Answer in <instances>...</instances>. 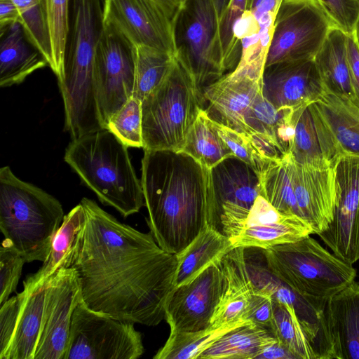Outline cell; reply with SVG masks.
Here are the masks:
<instances>
[{
    "label": "cell",
    "mask_w": 359,
    "mask_h": 359,
    "mask_svg": "<svg viewBox=\"0 0 359 359\" xmlns=\"http://www.w3.org/2000/svg\"><path fill=\"white\" fill-rule=\"evenodd\" d=\"M241 320L219 327L189 332H170L165 344L156 352L154 359H198V356L227 332L247 323Z\"/></svg>",
    "instance_id": "1f68e13d"
},
{
    "label": "cell",
    "mask_w": 359,
    "mask_h": 359,
    "mask_svg": "<svg viewBox=\"0 0 359 359\" xmlns=\"http://www.w3.org/2000/svg\"><path fill=\"white\" fill-rule=\"evenodd\" d=\"M20 15V24L31 44L50 62V47L43 0H11Z\"/></svg>",
    "instance_id": "f35d334b"
},
{
    "label": "cell",
    "mask_w": 359,
    "mask_h": 359,
    "mask_svg": "<svg viewBox=\"0 0 359 359\" xmlns=\"http://www.w3.org/2000/svg\"><path fill=\"white\" fill-rule=\"evenodd\" d=\"M337 204L321 240L350 264L359 260V158H341L335 166Z\"/></svg>",
    "instance_id": "9a60e30c"
},
{
    "label": "cell",
    "mask_w": 359,
    "mask_h": 359,
    "mask_svg": "<svg viewBox=\"0 0 359 359\" xmlns=\"http://www.w3.org/2000/svg\"><path fill=\"white\" fill-rule=\"evenodd\" d=\"M273 313V298L272 295L263 288L254 285L248 309L247 319L250 320L254 324L271 331Z\"/></svg>",
    "instance_id": "bcb514c9"
},
{
    "label": "cell",
    "mask_w": 359,
    "mask_h": 359,
    "mask_svg": "<svg viewBox=\"0 0 359 359\" xmlns=\"http://www.w3.org/2000/svg\"><path fill=\"white\" fill-rule=\"evenodd\" d=\"M48 280L35 286L24 285L25 298L11 343L2 359H34L42 329Z\"/></svg>",
    "instance_id": "4316f807"
},
{
    "label": "cell",
    "mask_w": 359,
    "mask_h": 359,
    "mask_svg": "<svg viewBox=\"0 0 359 359\" xmlns=\"http://www.w3.org/2000/svg\"><path fill=\"white\" fill-rule=\"evenodd\" d=\"M271 332L297 359H316L313 348L292 306L273 299Z\"/></svg>",
    "instance_id": "8d00e7d4"
},
{
    "label": "cell",
    "mask_w": 359,
    "mask_h": 359,
    "mask_svg": "<svg viewBox=\"0 0 359 359\" xmlns=\"http://www.w3.org/2000/svg\"><path fill=\"white\" fill-rule=\"evenodd\" d=\"M85 220V212L80 203L65 215L53 237L48 257L36 273L25 278L24 285L35 286L50 278L62 267H69L76 238Z\"/></svg>",
    "instance_id": "4dcf8cb0"
},
{
    "label": "cell",
    "mask_w": 359,
    "mask_h": 359,
    "mask_svg": "<svg viewBox=\"0 0 359 359\" xmlns=\"http://www.w3.org/2000/svg\"><path fill=\"white\" fill-rule=\"evenodd\" d=\"M262 196L278 211L302 217L285 156L269 162L259 175Z\"/></svg>",
    "instance_id": "e575fe53"
},
{
    "label": "cell",
    "mask_w": 359,
    "mask_h": 359,
    "mask_svg": "<svg viewBox=\"0 0 359 359\" xmlns=\"http://www.w3.org/2000/svg\"><path fill=\"white\" fill-rule=\"evenodd\" d=\"M50 47V67L58 83L64 78L70 0H43Z\"/></svg>",
    "instance_id": "74e56055"
},
{
    "label": "cell",
    "mask_w": 359,
    "mask_h": 359,
    "mask_svg": "<svg viewBox=\"0 0 359 359\" xmlns=\"http://www.w3.org/2000/svg\"><path fill=\"white\" fill-rule=\"evenodd\" d=\"M158 3L173 20L180 9L183 0H154Z\"/></svg>",
    "instance_id": "f907efd6"
},
{
    "label": "cell",
    "mask_w": 359,
    "mask_h": 359,
    "mask_svg": "<svg viewBox=\"0 0 359 359\" xmlns=\"http://www.w3.org/2000/svg\"><path fill=\"white\" fill-rule=\"evenodd\" d=\"M210 170L224 159L233 156L202 109L191 127L181 151Z\"/></svg>",
    "instance_id": "d6a6232c"
},
{
    "label": "cell",
    "mask_w": 359,
    "mask_h": 359,
    "mask_svg": "<svg viewBox=\"0 0 359 359\" xmlns=\"http://www.w3.org/2000/svg\"><path fill=\"white\" fill-rule=\"evenodd\" d=\"M80 299V283L72 268L62 267L48 278L34 359H65L72 314Z\"/></svg>",
    "instance_id": "5bb4252c"
},
{
    "label": "cell",
    "mask_w": 359,
    "mask_h": 359,
    "mask_svg": "<svg viewBox=\"0 0 359 359\" xmlns=\"http://www.w3.org/2000/svg\"><path fill=\"white\" fill-rule=\"evenodd\" d=\"M93 74L101 123L106 129L110 118L133 97L135 79L133 47L108 25L95 50Z\"/></svg>",
    "instance_id": "7c38bea8"
},
{
    "label": "cell",
    "mask_w": 359,
    "mask_h": 359,
    "mask_svg": "<svg viewBox=\"0 0 359 359\" xmlns=\"http://www.w3.org/2000/svg\"><path fill=\"white\" fill-rule=\"evenodd\" d=\"M324 158L335 168L342 158H359V106L323 89L309 104Z\"/></svg>",
    "instance_id": "2e32d148"
},
{
    "label": "cell",
    "mask_w": 359,
    "mask_h": 359,
    "mask_svg": "<svg viewBox=\"0 0 359 359\" xmlns=\"http://www.w3.org/2000/svg\"><path fill=\"white\" fill-rule=\"evenodd\" d=\"M224 274L223 290L211 320V325L247 319L254 284L247 270L244 248H236L220 262Z\"/></svg>",
    "instance_id": "cb8c5ba5"
},
{
    "label": "cell",
    "mask_w": 359,
    "mask_h": 359,
    "mask_svg": "<svg viewBox=\"0 0 359 359\" xmlns=\"http://www.w3.org/2000/svg\"><path fill=\"white\" fill-rule=\"evenodd\" d=\"M334 27L353 35L359 23V0H315Z\"/></svg>",
    "instance_id": "ee69618b"
},
{
    "label": "cell",
    "mask_w": 359,
    "mask_h": 359,
    "mask_svg": "<svg viewBox=\"0 0 359 359\" xmlns=\"http://www.w3.org/2000/svg\"><path fill=\"white\" fill-rule=\"evenodd\" d=\"M276 338L253 323L237 327L219 337L198 359H257Z\"/></svg>",
    "instance_id": "f546056e"
},
{
    "label": "cell",
    "mask_w": 359,
    "mask_h": 359,
    "mask_svg": "<svg viewBox=\"0 0 359 359\" xmlns=\"http://www.w3.org/2000/svg\"><path fill=\"white\" fill-rule=\"evenodd\" d=\"M144 351L134 323L93 311L80 299L72 314L65 359H137Z\"/></svg>",
    "instance_id": "9c48e42d"
},
{
    "label": "cell",
    "mask_w": 359,
    "mask_h": 359,
    "mask_svg": "<svg viewBox=\"0 0 359 359\" xmlns=\"http://www.w3.org/2000/svg\"><path fill=\"white\" fill-rule=\"evenodd\" d=\"M202 109V93L175 57L166 78L142 101V149L181 151Z\"/></svg>",
    "instance_id": "8992f818"
},
{
    "label": "cell",
    "mask_w": 359,
    "mask_h": 359,
    "mask_svg": "<svg viewBox=\"0 0 359 359\" xmlns=\"http://www.w3.org/2000/svg\"><path fill=\"white\" fill-rule=\"evenodd\" d=\"M244 256L254 285L265 290L273 299L293 306L313 348L316 359H320L323 348L321 316L327 300L308 299L279 280L269 269L261 248H244Z\"/></svg>",
    "instance_id": "ffe728a7"
},
{
    "label": "cell",
    "mask_w": 359,
    "mask_h": 359,
    "mask_svg": "<svg viewBox=\"0 0 359 359\" xmlns=\"http://www.w3.org/2000/svg\"><path fill=\"white\" fill-rule=\"evenodd\" d=\"M135 67L133 97L142 101L170 73L175 55L147 46L133 47Z\"/></svg>",
    "instance_id": "836d02e7"
},
{
    "label": "cell",
    "mask_w": 359,
    "mask_h": 359,
    "mask_svg": "<svg viewBox=\"0 0 359 359\" xmlns=\"http://www.w3.org/2000/svg\"><path fill=\"white\" fill-rule=\"evenodd\" d=\"M141 184L150 232L177 254L208 225L210 170L182 151L144 150Z\"/></svg>",
    "instance_id": "7a4b0ae2"
},
{
    "label": "cell",
    "mask_w": 359,
    "mask_h": 359,
    "mask_svg": "<svg viewBox=\"0 0 359 359\" xmlns=\"http://www.w3.org/2000/svg\"><path fill=\"white\" fill-rule=\"evenodd\" d=\"M348 35L332 28L314 57L324 90L356 104L347 58Z\"/></svg>",
    "instance_id": "83f0119b"
},
{
    "label": "cell",
    "mask_w": 359,
    "mask_h": 359,
    "mask_svg": "<svg viewBox=\"0 0 359 359\" xmlns=\"http://www.w3.org/2000/svg\"><path fill=\"white\" fill-rule=\"evenodd\" d=\"M354 36L355 39V41L357 42L358 46L359 48V23L356 27L355 32L354 33Z\"/></svg>",
    "instance_id": "f5cc1de1"
},
{
    "label": "cell",
    "mask_w": 359,
    "mask_h": 359,
    "mask_svg": "<svg viewBox=\"0 0 359 359\" xmlns=\"http://www.w3.org/2000/svg\"><path fill=\"white\" fill-rule=\"evenodd\" d=\"M262 250L271 271L297 293L325 301L355 280L352 264L330 252L310 235Z\"/></svg>",
    "instance_id": "52a82bcc"
},
{
    "label": "cell",
    "mask_w": 359,
    "mask_h": 359,
    "mask_svg": "<svg viewBox=\"0 0 359 359\" xmlns=\"http://www.w3.org/2000/svg\"><path fill=\"white\" fill-rule=\"evenodd\" d=\"M17 23L20 15L15 5L11 0H0V34Z\"/></svg>",
    "instance_id": "c3c4849f"
},
{
    "label": "cell",
    "mask_w": 359,
    "mask_h": 359,
    "mask_svg": "<svg viewBox=\"0 0 359 359\" xmlns=\"http://www.w3.org/2000/svg\"><path fill=\"white\" fill-rule=\"evenodd\" d=\"M332 28L315 0H282L275 17L265 66L314 59Z\"/></svg>",
    "instance_id": "8fae6325"
},
{
    "label": "cell",
    "mask_w": 359,
    "mask_h": 359,
    "mask_svg": "<svg viewBox=\"0 0 359 359\" xmlns=\"http://www.w3.org/2000/svg\"><path fill=\"white\" fill-rule=\"evenodd\" d=\"M260 91V79L233 70L203 89V109L212 121L249 135L244 117Z\"/></svg>",
    "instance_id": "603a6c76"
},
{
    "label": "cell",
    "mask_w": 359,
    "mask_h": 359,
    "mask_svg": "<svg viewBox=\"0 0 359 359\" xmlns=\"http://www.w3.org/2000/svg\"><path fill=\"white\" fill-rule=\"evenodd\" d=\"M323 89L314 59L278 62L265 66L262 72V95L276 108L311 103Z\"/></svg>",
    "instance_id": "d6986e66"
},
{
    "label": "cell",
    "mask_w": 359,
    "mask_h": 359,
    "mask_svg": "<svg viewBox=\"0 0 359 359\" xmlns=\"http://www.w3.org/2000/svg\"><path fill=\"white\" fill-rule=\"evenodd\" d=\"M106 129L128 147H143L142 101L132 97L109 120Z\"/></svg>",
    "instance_id": "ab89813d"
},
{
    "label": "cell",
    "mask_w": 359,
    "mask_h": 359,
    "mask_svg": "<svg viewBox=\"0 0 359 359\" xmlns=\"http://www.w3.org/2000/svg\"><path fill=\"white\" fill-rule=\"evenodd\" d=\"M248 0H230L227 8L219 21V36L226 72L233 71L238 66L241 48L234 35V28L247 9Z\"/></svg>",
    "instance_id": "60d3db41"
},
{
    "label": "cell",
    "mask_w": 359,
    "mask_h": 359,
    "mask_svg": "<svg viewBox=\"0 0 359 359\" xmlns=\"http://www.w3.org/2000/svg\"><path fill=\"white\" fill-rule=\"evenodd\" d=\"M0 86L18 85L39 69L48 66L44 56L28 41L20 23L0 34Z\"/></svg>",
    "instance_id": "d4e9b609"
},
{
    "label": "cell",
    "mask_w": 359,
    "mask_h": 359,
    "mask_svg": "<svg viewBox=\"0 0 359 359\" xmlns=\"http://www.w3.org/2000/svg\"><path fill=\"white\" fill-rule=\"evenodd\" d=\"M104 0H70L64 78L59 82L65 129L74 138L102 130L93 74L94 55L104 30Z\"/></svg>",
    "instance_id": "3957f363"
},
{
    "label": "cell",
    "mask_w": 359,
    "mask_h": 359,
    "mask_svg": "<svg viewBox=\"0 0 359 359\" xmlns=\"http://www.w3.org/2000/svg\"><path fill=\"white\" fill-rule=\"evenodd\" d=\"M346 50L351 83L356 99V104L359 106V48L354 34L348 35Z\"/></svg>",
    "instance_id": "7dc6e473"
},
{
    "label": "cell",
    "mask_w": 359,
    "mask_h": 359,
    "mask_svg": "<svg viewBox=\"0 0 359 359\" xmlns=\"http://www.w3.org/2000/svg\"><path fill=\"white\" fill-rule=\"evenodd\" d=\"M309 104L294 108V133L289 154L304 165L332 167L322 153Z\"/></svg>",
    "instance_id": "d590c367"
},
{
    "label": "cell",
    "mask_w": 359,
    "mask_h": 359,
    "mask_svg": "<svg viewBox=\"0 0 359 359\" xmlns=\"http://www.w3.org/2000/svg\"><path fill=\"white\" fill-rule=\"evenodd\" d=\"M172 27L175 57L203 93L226 72L219 18L212 0H184Z\"/></svg>",
    "instance_id": "ba28073f"
},
{
    "label": "cell",
    "mask_w": 359,
    "mask_h": 359,
    "mask_svg": "<svg viewBox=\"0 0 359 359\" xmlns=\"http://www.w3.org/2000/svg\"><path fill=\"white\" fill-rule=\"evenodd\" d=\"M233 249L229 238L207 225L188 246L176 254L175 287L190 282Z\"/></svg>",
    "instance_id": "484cf974"
},
{
    "label": "cell",
    "mask_w": 359,
    "mask_h": 359,
    "mask_svg": "<svg viewBox=\"0 0 359 359\" xmlns=\"http://www.w3.org/2000/svg\"><path fill=\"white\" fill-rule=\"evenodd\" d=\"M184 1V0H183Z\"/></svg>",
    "instance_id": "db71d44e"
},
{
    "label": "cell",
    "mask_w": 359,
    "mask_h": 359,
    "mask_svg": "<svg viewBox=\"0 0 359 359\" xmlns=\"http://www.w3.org/2000/svg\"><path fill=\"white\" fill-rule=\"evenodd\" d=\"M216 10L219 21L224 15L230 0H212Z\"/></svg>",
    "instance_id": "816d5d0a"
},
{
    "label": "cell",
    "mask_w": 359,
    "mask_h": 359,
    "mask_svg": "<svg viewBox=\"0 0 359 359\" xmlns=\"http://www.w3.org/2000/svg\"><path fill=\"white\" fill-rule=\"evenodd\" d=\"M321 329L327 359H359V282L327 300Z\"/></svg>",
    "instance_id": "44dd1931"
},
{
    "label": "cell",
    "mask_w": 359,
    "mask_h": 359,
    "mask_svg": "<svg viewBox=\"0 0 359 359\" xmlns=\"http://www.w3.org/2000/svg\"><path fill=\"white\" fill-rule=\"evenodd\" d=\"M25 298L24 290L8 298L0 308V359L8 349L19 318L22 305Z\"/></svg>",
    "instance_id": "f6af8a7d"
},
{
    "label": "cell",
    "mask_w": 359,
    "mask_h": 359,
    "mask_svg": "<svg viewBox=\"0 0 359 359\" xmlns=\"http://www.w3.org/2000/svg\"><path fill=\"white\" fill-rule=\"evenodd\" d=\"M287 170L302 217L313 234L326 230L332 222L337 204L335 168H316L299 164L285 156Z\"/></svg>",
    "instance_id": "ac0fdd59"
},
{
    "label": "cell",
    "mask_w": 359,
    "mask_h": 359,
    "mask_svg": "<svg viewBox=\"0 0 359 359\" xmlns=\"http://www.w3.org/2000/svg\"><path fill=\"white\" fill-rule=\"evenodd\" d=\"M128 148L112 133L103 129L72 140L64 156L100 201L124 217L145 205L141 180Z\"/></svg>",
    "instance_id": "277c9868"
},
{
    "label": "cell",
    "mask_w": 359,
    "mask_h": 359,
    "mask_svg": "<svg viewBox=\"0 0 359 359\" xmlns=\"http://www.w3.org/2000/svg\"><path fill=\"white\" fill-rule=\"evenodd\" d=\"M220 262L190 282L174 287L165 309L170 332L198 331L211 325L224 286Z\"/></svg>",
    "instance_id": "e0dca14e"
},
{
    "label": "cell",
    "mask_w": 359,
    "mask_h": 359,
    "mask_svg": "<svg viewBox=\"0 0 359 359\" xmlns=\"http://www.w3.org/2000/svg\"><path fill=\"white\" fill-rule=\"evenodd\" d=\"M294 108H276L260 91L247 111L244 120L249 135L257 133L269 137L285 156L294 133Z\"/></svg>",
    "instance_id": "f1b7e54d"
},
{
    "label": "cell",
    "mask_w": 359,
    "mask_h": 359,
    "mask_svg": "<svg viewBox=\"0 0 359 359\" xmlns=\"http://www.w3.org/2000/svg\"><path fill=\"white\" fill-rule=\"evenodd\" d=\"M211 122L233 156L252 166L259 175L270 161L260 155L249 135L237 132L212 120Z\"/></svg>",
    "instance_id": "b9f144b4"
},
{
    "label": "cell",
    "mask_w": 359,
    "mask_h": 359,
    "mask_svg": "<svg viewBox=\"0 0 359 359\" xmlns=\"http://www.w3.org/2000/svg\"><path fill=\"white\" fill-rule=\"evenodd\" d=\"M210 194L208 225L232 239L245 226L261 192L259 175L235 156L210 170Z\"/></svg>",
    "instance_id": "30bf717a"
},
{
    "label": "cell",
    "mask_w": 359,
    "mask_h": 359,
    "mask_svg": "<svg viewBox=\"0 0 359 359\" xmlns=\"http://www.w3.org/2000/svg\"><path fill=\"white\" fill-rule=\"evenodd\" d=\"M311 234H313V229L306 220L278 211L259 195L250 211L244 227L231 241L234 248L266 250Z\"/></svg>",
    "instance_id": "7402d4cb"
},
{
    "label": "cell",
    "mask_w": 359,
    "mask_h": 359,
    "mask_svg": "<svg viewBox=\"0 0 359 359\" xmlns=\"http://www.w3.org/2000/svg\"><path fill=\"white\" fill-rule=\"evenodd\" d=\"M25 263L22 255L4 238L0 248V305L15 291Z\"/></svg>",
    "instance_id": "7bdbcfd3"
},
{
    "label": "cell",
    "mask_w": 359,
    "mask_h": 359,
    "mask_svg": "<svg viewBox=\"0 0 359 359\" xmlns=\"http://www.w3.org/2000/svg\"><path fill=\"white\" fill-rule=\"evenodd\" d=\"M60 202L51 194L0 169V229L26 263L44 262L63 219Z\"/></svg>",
    "instance_id": "5b68a950"
},
{
    "label": "cell",
    "mask_w": 359,
    "mask_h": 359,
    "mask_svg": "<svg viewBox=\"0 0 359 359\" xmlns=\"http://www.w3.org/2000/svg\"><path fill=\"white\" fill-rule=\"evenodd\" d=\"M103 22L132 47L147 46L175 55L172 19L154 0H104Z\"/></svg>",
    "instance_id": "4fadbf2b"
},
{
    "label": "cell",
    "mask_w": 359,
    "mask_h": 359,
    "mask_svg": "<svg viewBox=\"0 0 359 359\" xmlns=\"http://www.w3.org/2000/svg\"><path fill=\"white\" fill-rule=\"evenodd\" d=\"M85 215L69 267L78 277L81 299L90 309L147 326L165 319L175 287L176 255L154 236L121 222L93 200L81 201Z\"/></svg>",
    "instance_id": "6da1fadb"
},
{
    "label": "cell",
    "mask_w": 359,
    "mask_h": 359,
    "mask_svg": "<svg viewBox=\"0 0 359 359\" xmlns=\"http://www.w3.org/2000/svg\"><path fill=\"white\" fill-rule=\"evenodd\" d=\"M257 359H297L277 339L267 345Z\"/></svg>",
    "instance_id": "681fc988"
}]
</instances>
